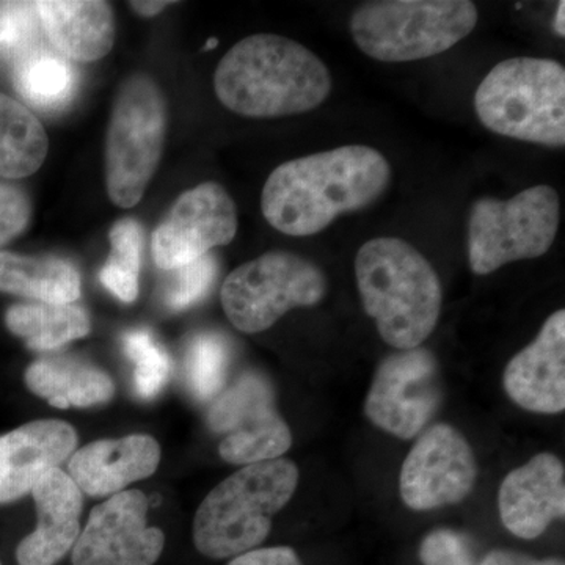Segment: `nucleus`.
Listing matches in <instances>:
<instances>
[{
	"label": "nucleus",
	"mask_w": 565,
	"mask_h": 565,
	"mask_svg": "<svg viewBox=\"0 0 565 565\" xmlns=\"http://www.w3.org/2000/svg\"><path fill=\"white\" fill-rule=\"evenodd\" d=\"M478 465L459 430L435 424L422 434L401 470V498L412 511L462 503L473 490Z\"/></svg>",
	"instance_id": "nucleus-13"
},
{
	"label": "nucleus",
	"mask_w": 565,
	"mask_h": 565,
	"mask_svg": "<svg viewBox=\"0 0 565 565\" xmlns=\"http://www.w3.org/2000/svg\"><path fill=\"white\" fill-rule=\"evenodd\" d=\"M31 215V199L24 189L10 182H0V247L28 228Z\"/></svg>",
	"instance_id": "nucleus-32"
},
{
	"label": "nucleus",
	"mask_w": 565,
	"mask_h": 565,
	"mask_svg": "<svg viewBox=\"0 0 565 565\" xmlns=\"http://www.w3.org/2000/svg\"><path fill=\"white\" fill-rule=\"evenodd\" d=\"M170 3L172 2H166V0H162V2H147V0H143V2H131L129 6H131V9L137 11L140 17L152 18L158 17Z\"/></svg>",
	"instance_id": "nucleus-35"
},
{
	"label": "nucleus",
	"mask_w": 565,
	"mask_h": 565,
	"mask_svg": "<svg viewBox=\"0 0 565 565\" xmlns=\"http://www.w3.org/2000/svg\"><path fill=\"white\" fill-rule=\"evenodd\" d=\"M444 399L437 359L416 348L386 356L375 371L364 415L379 429L411 440L422 434Z\"/></svg>",
	"instance_id": "nucleus-11"
},
{
	"label": "nucleus",
	"mask_w": 565,
	"mask_h": 565,
	"mask_svg": "<svg viewBox=\"0 0 565 565\" xmlns=\"http://www.w3.org/2000/svg\"><path fill=\"white\" fill-rule=\"evenodd\" d=\"M173 277L163 291V302L172 311H184L210 292L218 274L215 256L206 255L188 266L172 270Z\"/></svg>",
	"instance_id": "nucleus-29"
},
{
	"label": "nucleus",
	"mask_w": 565,
	"mask_h": 565,
	"mask_svg": "<svg viewBox=\"0 0 565 565\" xmlns=\"http://www.w3.org/2000/svg\"><path fill=\"white\" fill-rule=\"evenodd\" d=\"M478 18L468 0H379L356 7L349 28L367 57L403 63L451 50L475 31Z\"/></svg>",
	"instance_id": "nucleus-6"
},
{
	"label": "nucleus",
	"mask_w": 565,
	"mask_h": 565,
	"mask_svg": "<svg viewBox=\"0 0 565 565\" xmlns=\"http://www.w3.org/2000/svg\"><path fill=\"white\" fill-rule=\"evenodd\" d=\"M505 393L533 414L556 415L565 408V311L546 319L537 338L504 370Z\"/></svg>",
	"instance_id": "nucleus-16"
},
{
	"label": "nucleus",
	"mask_w": 565,
	"mask_h": 565,
	"mask_svg": "<svg viewBox=\"0 0 565 565\" xmlns=\"http://www.w3.org/2000/svg\"><path fill=\"white\" fill-rule=\"evenodd\" d=\"M381 151L345 145L281 163L264 184V218L286 236H313L340 215L366 210L392 182Z\"/></svg>",
	"instance_id": "nucleus-1"
},
{
	"label": "nucleus",
	"mask_w": 565,
	"mask_h": 565,
	"mask_svg": "<svg viewBox=\"0 0 565 565\" xmlns=\"http://www.w3.org/2000/svg\"><path fill=\"white\" fill-rule=\"evenodd\" d=\"M122 348L134 363V388L141 399L162 392L170 375V356L148 330H131L122 338Z\"/></svg>",
	"instance_id": "nucleus-28"
},
{
	"label": "nucleus",
	"mask_w": 565,
	"mask_h": 565,
	"mask_svg": "<svg viewBox=\"0 0 565 565\" xmlns=\"http://www.w3.org/2000/svg\"><path fill=\"white\" fill-rule=\"evenodd\" d=\"M14 88L35 109L54 114L76 96L79 74L65 57L50 51H31L14 66Z\"/></svg>",
	"instance_id": "nucleus-25"
},
{
	"label": "nucleus",
	"mask_w": 565,
	"mask_h": 565,
	"mask_svg": "<svg viewBox=\"0 0 565 565\" xmlns=\"http://www.w3.org/2000/svg\"><path fill=\"white\" fill-rule=\"evenodd\" d=\"M25 385L57 408L93 407L114 397L115 385L106 371L73 359H44L25 371Z\"/></svg>",
	"instance_id": "nucleus-21"
},
{
	"label": "nucleus",
	"mask_w": 565,
	"mask_h": 565,
	"mask_svg": "<svg viewBox=\"0 0 565 565\" xmlns=\"http://www.w3.org/2000/svg\"><path fill=\"white\" fill-rule=\"evenodd\" d=\"M215 46H217V40L212 39L207 41L206 46H204V51L214 50Z\"/></svg>",
	"instance_id": "nucleus-37"
},
{
	"label": "nucleus",
	"mask_w": 565,
	"mask_h": 565,
	"mask_svg": "<svg viewBox=\"0 0 565 565\" xmlns=\"http://www.w3.org/2000/svg\"><path fill=\"white\" fill-rule=\"evenodd\" d=\"M35 3L41 28L65 57L95 62L106 57L115 43L110 3L102 0H41Z\"/></svg>",
	"instance_id": "nucleus-20"
},
{
	"label": "nucleus",
	"mask_w": 565,
	"mask_h": 565,
	"mask_svg": "<svg viewBox=\"0 0 565 565\" xmlns=\"http://www.w3.org/2000/svg\"><path fill=\"white\" fill-rule=\"evenodd\" d=\"M161 462V446L150 435L136 434L115 440H98L74 451L68 475L81 492L111 497L126 487L150 478Z\"/></svg>",
	"instance_id": "nucleus-19"
},
{
	"label": "nucleus",
	"mask_w": 565,
	"mask_h": 565,
	"mask_svg": "<svg viewBox=\"0 0 565 565\" xmlns=\"http://www.w3.org/2000/svg\"><path fill=\"white\" fill-rule=\"evenodd\" d=\"M6 326L29 349L39 352L55 351L92 330L90 316L73 303L13 305L6 313Z\"/></svg>",
	"instance_id": "nucleus-23"
},
{
	"label": "nucleus",
	"mask_w": 565,
	"mask_h": 565,
	"mask_svg": "<svg viewBox=\"0 0 565 565\" xmlns=\"http://www.w3.org/2000/svg\"><path fill=\"white\" fill-rule=\"evenodd\" d=\"M489 131L509 139L563 148L565 70L552 58L514 57L490 70L475 95Z\"/></svg>",
	"instance_id": "nucleus-5"
},
{
	"label": "nucleus",
	"mask_w": 565,
	"mask_h": 565,
	"mask_svg": "<svg viewBox=\"0 0 565 565\" xmlns=\"http://www.w3.org/2000/svg\"><path fill=\"white\" fill-rule=\"evenodd\" d=\"M423 565H479L470 539L452 530H435L419 546Z\"/></svg>",
	"instance_id": "nucleus-31"
},
{
	"label": "nucleus",
	"mask_w": 565,
	"mask_h": 565,
	"mask_svg": "<svg viewBox=\"0 0 565 565\" xmlns=\"http://www.w3.org/2000/svg\"><path fill=\"white\" fill-rule=\"evenodd\" d=\"M36 20L33 2H0V52L24 51L35 39Z\"/></svg>",
	"instance_id": "nucleus-30"
},
{
	"label": "nucleus",
	"mask_w": 565,
	"mask_h": 565,
	"mask_svg": "<svg viewBox=\"0 0 565 565\" xmlns=\"http://www.w3.org/2000/svg\"><path fill=\"white\" fill-rule=\"evenodd\" d=\"M479 565H565L564 561L555 559H535L523 553L511 552V550H493Z\"/></svg>",
	"instance_id": "nucleus-34"
},
{
	"label": "nucleus",
	"mask_w": 565,
	"mask_h": 565,
	"mask_svg": "<svg viewBox=\"0 0 565 565\" xmlns=\"http://www.w3.org/2000/svg\"><path fill=\"white\" fill-rule=\"evenodd\" d=\"M212 433L223 435L218 455L225 462L252 465L280 459L292 433L275 407L273 386L264 375L245 373L212 401Z\"/></svg>",
	"instance_id": "nucleus-10"
},
{
	"label": "nucleus",
	"mask_w": 565,
	"mask_h": 565,
	"mask_svg": "<svg viewBox=\"0 0 565 565\" xmlns=\"http://www.w3.org/2000/svg\"><path fill=\"white\" fill-rule=\"evenodd\" d=\"M77 434L61 419H40L0 437V504L32 492L36 481L70 460Z\"/></svg>",
	"instance_id": "nucleus-17"
},
{
	"label": "nucleus",
	"mask_w": 565,
	"mask_h": 565,
	"mask_svg": "<svg viewBox=\"0 0 565 565\" xmlns=\"http://www.w3.org/2000/svg\"><path fill=\"white\" fill-rule=\"evenodd\" d=\"M109 239L110 255L99 280L121 302L132 303L139 297L143 230L134 218H122L111 226Z\"/></svg>",
	"instance_id": "nucleus-26"
},
{
	"label": "nucleus",
	"mask_w": 565,
	"mask_h": 565,
	"mask_svg": "<svg viewBox=\"0 0 565 565\" xmlns=\"http://www.w3.org/2000/svg\"><path fill=\"white\" fill-rule=\"evenodd\" d=\"M237 210L232 195L217 182H203L178 196L152 234V259L162 270H177L212 248L232 243Z\"/></svg>",
	"instance_id": "nucleus-12"
},
{
	"label": "nucleus",
	"mask_w": 565,
	"mask_h": 565,
	"mask_svg": "<svg viewBox=\"0 0 565 565\" xmlns=\"http://www.w3.org/2000/svg\"><path fill=\"white\" fill-rule=\"evenodd\" d=\"M559 195L539 184L512 199L482 196L468 218V262L476 275H489L505 264L541 258L559 228Z\"/></svg>",
	"instance_id": "nucleus-8"
},
{
	"label": "nucleus",
	"mask_w": 565,
	"mask_h": 565,
	"mask_svg": "<svg viewBox=\"0 0 565 565\" xmlns=\"http://www.w3.org/2000/svg\"><path fill=\"white\" fill-rule=\"evenodd\" d=\"M329 281L321 267L289 252H269L223 281V311L239 332L262 333L288 311L321 303Z\"/></svg>",
	"instance_id": "nucleus-9"
},
{
	"label": "nucleus",
	"mask_w": 565,
	"mask_h": 565,
	"mask_svg": "<svg viewBox=\"0 0 565 565\" xmlns=\"http://www.w3.org/2000/svg\"><path fill=\"white\" fill-rule=\"evenodd\" d=\"M39 514L35 531L17 548L20 565H55L68 555L81 534L82 492L68 473L54 468L32 489Z\"/></svg>",
	"instance_id": "nucleus-18"
},
{
	"label": "nucleus",
	"mask_w": 565,
	"mask_h": 565,
	"mask_svg": "<svg viewBox=\"0 0 565 565\" xmlns=\"http://www.w3.org/2000/svg\"><path fill=\"white\" fill-rule=\"evenodd\" d=\"M356 288L379 334L397 351L419 348L433 334L444 288L433 264L399 237H375L355 258Z\"/></svg>",
	"instance_id": "nucleus-3"
},
{
	"label": "nucleus",
	"mask_w": 565,
	"mask_h": 565,
	"mask_svg": "<svg viewBox=\"0 0 565 565\" xmlns=\"http://www.w3.org/2000/svg\"><path fill=\"white\" fill-rule=\"evenodd\" d=\"M228 565H303L297 553L289 546L255 548L233 557Z\"/></svg>",
	"instance_id": "nucleus-33"
},
{
	"label": "nucleus",
	"mask_w": 565,
	"mask_h": 565,
	"mask_svg": "<svg viewBox=\"0 0 565 565\" xmlns=\"http://www.w3.org/2000/svg\"><path fill=\"white\" fill-rule=\"evenodd\" d=\"M148 498L125 490L93 509L71 550L73 565H154L166 546L162 530L148 526Z\"/></svg>",
	"instance_id": "nucleus-14"
},
{
	"label": "nucleus",
	"mask_w": 565,
	"mask_h": 565,
	"mask_svg": "<svg viewBox=\"0 0 565 565\" xmlns=\"http://www.w3.org/2000/svg\"><path fill=\"white\" fill-rule=\"evenodd\" d=\"M50 151V137L24 104L0 93V177L22 180L39 172Z\"/></svg>",
	"instance_id": "nucleus-24"
},
{
	"label": "nucleus",
	"mask_w": 565,
	"mask_h": 565,
	"mask_svg": "<svg viewBox=\"0 0 565 565\" xmlns=\"http://www.w3.org/2000/svg\"><path fill=\"white\" fill-rule=\"evenodd\" d=\"M0 292L35 302L73 303L81 297V274L55 256H25L0 252Z\"/></svg>",
	"instance_id": "nucleus-22"
},
{
	"label": "nucleus",
	"mask_w": 565,
	"mask_h": 565,
	"mask_svg": "<svg viewBox=\"0 0 565 565\" xmlns=\"http://www.w3.org/2000/svg\"><path fill=\"white\" fill-rule=\"evenodd\" d=\"M505 530L520 539H537L565 515V468L552 452H541L505 476L498 492Z\"/></svg>",
	"instance_id": "nucleus-15"
},
{
	"label": "nucleus",
	"mask_w": 565,
	"mask_h": 565,
	"mask_svg": "<svg viewBox=\"0 0 565 565\" xmlns=\"http://www.w3.org/2000/svg\"><path fill=\"white\" fill-rule=\"evenodd\" d=\"M167 118L166 96L158 82L140 73L122 82L106 137V185L111 203L132 207L140 202L161 162Z\"/></svg>",
	"instance_id": "nucleus-7"
},
{
	"label": "nucleus",
	"mask_w": 565,
	"mask_h": 565,
	"mask_svg": "<svg viewBox=\"0 0 565 565\" xmlns=\"http://www.w3.org/2000/svg\"><path fill=\"white\" fill-rule=\"evenodd\" d=\"M332 87V74L318 55L274 33L234 44L214 74L218 102L250 118L307 114L329 98Z\"/></svg>",
	"instance_id": "nucleus-2"
},
{
	"label": "nucleus",
	"mask_w": 565,
	"mask_h": 565,
	"mask_svg": "<svg viewBox=\"0 0 565 565\" xmlns=\"http://www.w3.org/2000/svg\"><path fill=\"white\" fill-rule=\"evenodd\" d=\"M299 468L288 459L245 465L211 490L193 519V544L203 556L226 559L252 552L291 501Z\"/></svg>",
	"instance_id": "nucleus-4"
},
{
	"label": "nucleus",
	"mask_w": 565,
	"mask_h": 565,
	"mask_svg": "<svg viewBox=\"0 0 565 565\" xmlns=\"http://www.w3.org/2000/svg\"><path fill=\"white\" fill-rule=\"evenodd\" d=\"M564 11H565V3L561 2L559 6H557L556 17H555V32H556V35L561 36V39H564V36H565Z\"/></svg>",
	"instance_id": "nucleus-36"
},
{
	"label": "nucleus",
	"mask_w": 565,
	"mask_h": 565,
	"mask_svg": "<svg viewBox=\"0 0 565 565\" xmlns=\"http://www.w3.org/2000/svg\"><path fill=\"white\" fill-rule=\"evenodd\" d=\"M230 367L228 343L218 333L195 334L185 353V377L193 396L214 401L225 388Z\"/></svg>",
	"instance_id": "nucleus-27"
}]
</instances>
